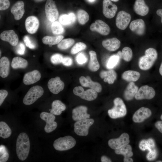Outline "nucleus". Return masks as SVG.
Segmentation results:
<instances>
[{
  "label": "nucleus",
  "instance_id": "1",
  "mask_svg": "<svg viewBox=\"0 0 162 162\" xmlns=\"http://www.w3.org/2000/svg\"><path fill=\"white\" fill-rule=\"evenodd\" d=\"M30 149V142L27 134L22 132L18 135L16 141V151L19 159L23 161L28 157Z\"/></svg>",
  "mask_w": 162,
  "mask_h": 162
},
{
  "label": "nucleus",
  "instance_id": "2",
  "mask_svg": "<svg viewBox=\"0 0 162 162\" xmlns=\"http://www.w3.org/2000/svg\"><path fill=\"white\" fill-rule=\"evenodd\" d=\"M158 57V53L155 49L151 47L146 50L145 55L141 57L139 59V68L142 70H149L153 65Z\"/></svg>",
  "mask_w": 162,
  "mask_h": 162
},
{
  "label": "nucleus",
  "instance_id": "3",
  "mask_svg": "<svg viewBox=\"0 0 162 162\" xmlns=\"http://www.w3.org/2000/svg\"><path fill=\"white\" fill-rule=\"evenodd\" d=\"M113 103L114 106L108 111L110 117L116 119L125 116L127 114V110L123 100L120 98H116L114 100Z\"/></svg>",
  "mask_w": 162,
  "mask_h": 162
},
{
  "label": "nucleus",
  "instance_id": "4",
  "mask_svg": "<svg viewBox=\"0 0 162 162\" xmlns=\"http://www.w3.org/2000/svg\"><path fill=\"white\" fill-rule=\"evenodd\" d=\"M75 139L70 136H67L59 137L54 142V148L59 151H64L73 148L76 144Z\"/></svg>",
  "mask_w": 162,
  "mask_h": 162
},
{
  "label": "nucleus",
  "instance_id": "5",
  "mask_svg": "<svg viewBox=\"0 0 162 162\" xmlns=\"http://www.w3.org/2000/svg\"><path fill=\"white\" fill-rule=\"evenodd\" d=\"M44 93V89L41 86H34L26 94L23 99V102L26 105H31L41 97Z\"/></svg>",
  "mask_w": 162,
  "mask_h": 162
},
{
  "label": "nucleus",
  "instance_id": "6",
  "mask_svg": "<svg viewBox=\"0 0 162 162\" xmlns=\"http://www.w3.org/2000/svg\"><path fill=\"white\" fill-rule=\"evenodd\" d=\"M94 122L93 119L89 118L76 121L74 124L75 133L80 136H87L89 128Z\"/></svg>",
  "mask_w": 162,
  "mask_h": 162
},
{
  "label": "nucleus",
  "instance_id": "7",
  "mask_svg": "<svg viewBox=\"0 0 162 162\" xmlns=\"http://www.w3.org/2000/svg\"><path fill=\"white\" fill-rule=\"evenodd\" d=\"M74 94L81 98L88 101H92L95 99L98 96L97 92L92 89H89L85 91L81 86L75 87L73 90Z\"/></svg>",
  "mask_w": 162,
  "mask_h": 162
},
{
  "label": "nucleus",
  "instance_id": "8",
  "mask_svg": "<svg viewBox=\"0 0 162 162\" xmlns=\"http://www.w3.org/2000/svg\"><path fill=\"white\" fill-rule=\"evenodd\" d=\"M155 95L156 92L153 88L145 85L139 88L135 98L137 100H150L153 98Z\"/></svg>",
  "mask_w": 162,
  "mask_h": 162
},
{
  "label": "nucleus",
  "instance_id": "9",
  "mask_svg": "<svg viewBox=\"0 0 162 162\" xmlns=\"http://www.w3.org/2000/svg\"><path fill=\"white\" fill-rule=\"evenodd\" d=\"M40 117L46 123L44 128V130L46 133H50L56 128L57 124L54 121L56 118L55 115L50 112H42L40 114Z\"/></svg>",
  "mask_w": 162,
  "mask_h": 162
},
{
  "label": "nucleus",
  "instance_id": "10",
  "mask_svg": "<svg viewBox=\"0 0 162 162\" xmlns=\"http://www.w3.org/2000/svg\"><path fill=\"white\" fill-rule=\"evenodd\" d=\"M45 11L47 19L54 22L58 17V12L55 2L53 0H47L45 6Z\"/></svg>",
  "mask_w": 162,
  "mask_h": 162
},
{
  "label": "nucleus",
  "instance_id": "11",
  "mask_svg": "<svg viewBox=\"0 0 162 162\" xmlns=\"http://www.w3.org/2000/svg\"><path fill=\"white\" fill-rule=\"evenodd\" d=\"M129 138V134L126 133H124L118 138L109 140L108 142V145L112 149H117L128 144L130 142Z\"/></svg>",
  "mask_w": 162,
  "mask_h": 162
},
{
  "label": "nucleus",
  "instance_id": "12",
  "mask_svg": "<svg viewBox=\"0 0 162 162\" xmlns=\"http://www.w3.org/2000/svg\"><path fill=\"white\" fill-rule=\"evenodd\" d=\"M131 19V16L130 14L124 11H120L118 13L116 17V26L118 29L124 30L128 25Z\"/></svg>",
  "mask_w": 162,
  "mask_h": 162
},
{
  "label": "nucleus",
  "instance_id": "13",
  "mask_svg": "<svg viewBox=\"0 0 162 162\" xmlns=\"http://www.w3.org/2000/svg\"><path fill=\"white\" fill-rule=\"evenodd\" d=\"M48 88L51 92L57 94L64 88V84L58 76L50 79L47 83Z\"/></svg>",
  "mask_w": 162,
  "mask_h": 162
},
{
  "label": "nucleus",
  "instance_id": "14",
  "mask_svg": "<svg viewBox=\"0 0 162 162\" xmlns=\"http://www.w3.org/2000/svg\"><path fill=\"white\" fill-rule=\"evenodd\" d=\"M91 31H96L100 34L106 35L110 32V28L109 26L103 21L98 20L94 23H92L90 27Z\"/></svg>",
  "mask_w": 162,
  "mask_h": 162
},
{
  "label": "nucleus",
  "instance_id": "15",
  "mask_svg": "<svg viewBox=\"0 0 162 162\" xmlns=\"http://www.w3.org/2000/svg\"><path fill=\"white\" fill-rule=\"evenodd\" d=\"M152 114V111L149 108L141 107L135 112L132 117V120L135 123H141L150 117Z\"/></svg>",
  "mask_w": 162,
  "mask_h": 162
},
{
  "label": "nucleus",
  "instance_id": "16",
  "mask_svg": "<svg viewBox=\"0 0 162 162\" xmlns=\"http://www.w3.org/2000/svg\"><path fill=\"white\" fill-rule=\"evenodd\" d=\"M118 8L110 0H104L103 2V13L107 18L113 17L117 10Z\"/></svg>",
  "mask_w": 162,
  "mask_h": 162
},
{
  "label": "nucleus",
  "instance_id": "17",
  "mask_svg": "<svg viewBox=\"0 0 162 162\" xmlns=\"http://www.w3.org/2000/svg\"><path fill=\"white\" fill-rule=\"evenodd\" d=\"M87 107L84 106H78L74 108L72 111V118L77 121L90 118V115L87 112Z\"/></svg>",
  "mask_w": 162,
  "mask_h": 162
},
{
  "label": "nucleus",
  "instance_id": "18",
  "mask_svg": "<svg viewBox=\"0 0 162 162\" xmlns=\"http://www.w3.org/2000/svg\"><path fill=\"white\" fill-rule=\"evenodd\" d=\"M0 38L2 40L8 42L14 46L17 45L19 41L17 35L12 30L4 31L0 34Z\"/></svg>",
  "mask_w": 162,
  "mask_h": 162
},
{
  "label": "nucleus",
  "instance_id": "19",
  "mask_svg": "<svg viewBox=\"0 0 162 162\" xmlns=\"http://www.w3.org/2000/svg\"><path fill=\"white\" fill-rule=\"evenodd\" d=\"M130 30L136 34L141 36L143 35L146 31V25L144 21L139 19L132 21L129 26Z\"/></svg>",
  "mask_w": 162,
  "mask_h": 162
},
{
  "label": "nucleus",
  "instance_id": "20",
  "mask_svg": "<svg viewBox=\"0 0 162 162\" xmlns=\"http://www.w3.org/2000/svg\"><path fill=\"white\" fill-rule=\"evenodd\" d=\"M39 26V22L38 18L34 16H30L26 20L25 26L28 32L33 34L36 32Z\"/></svg>",
  "mask_w": 162,
  "mask_h": 162
},
{
  "label": "nucleus",
  "instance_id": "21",
  "mask_svg": "<svg viewBox=\"0 0 162 162\" xmlns=\"http://www.w3.org/2000/svg\"><path fill=\"white\" fill-rule=\"evenodd\" d=\"M41 76L40 73L37 70L27 72L23 76V82L27 85L33 84L39 80Z\"/></svg>",
  "mask_w": 162,
  "mask_h": 162
},
{
  "label": "nucleus",
  "instance_id": "22",
  "mask_svg": "<svg viewBox=\"0 0 162 162\" xmlns=\"http://www.w3.org/2000/svg\"><path fill=\"white\" fill-rule=\"evenodd\" d=\"M24 4L22 1H19L12 6L10 10L11 13L14 15V19L17 20L22 17L24 13Z\"/></svg>",
  "mask_w": 162,
  "mask_h": 162
},
{
  "label": "nucleus",
  "instance_id": "23",
  "mask_svg": "<svg viewBox=\"0 0 162 162\" xmlns=\"http://www.w3.org/2000/svg\"><path fill=\"white\" fill-rule=\"evenodd\" d=\"M133 9L136 14L142 16L146 15L149 11V7L146 4L144 0H136Z\"/></svg>",
  "mask_w": 162,
  "mask_h": 162
},
{
  "label": "nucleus",
  "instance_id": "24",
  "mask_svg": "<svg viewBox=\"0 0 162 162\" xmlns=\"http://www.w3.org/2000/svg\"><path fill=\"white\" fill-rule=\"evenodd\" d=\"M103 46L110 51H114L120 47V41L117 38H113L103 40L102 43Z\"/></svg>",
  "mask_w": 162,
  "mask_h": 162
},
{
  "label": "nucleus",
  "instance_id": "25",
  "mask_svg": "<svg viewBox=\"0 0 162 162\" xmlns=\"http://www.w3.org/2000/svg\"><path fill=\"white\" fill-rule=\"evenodd\" d=\"M138 89V87L134 82H129L124 92V99L128 101L133 99L135 97Z\"/></svg>",
  "mask_w": 162,
  "mask_h": 162
},
{
  "label": "nucleus",
  "instance_id": "26",
  "mask_svg": "<svg viewBox=\"0 0 162 162\" xmlns=\"http://www.w3.org/2000/svg\"><path fill=\"white\" fill-rule=\"evenodd\" d=\"M100 76L101 78L103 79L105 82L111 84H113L116 80L117 74L114 70H103L100 72Z\"/></svg>",
  "mask_w": 162,
  "mask_h": 162
},
{
  "label": "nucleus",
  "instance_id": "27",
  "mask_svg": "<svg viewBox=\"0 0 162 162\" xmlns=\"http://www.w3.org/2000/svg\"><path fill=\"white\" fill-rule=\"evenodd\" d=\"M10 62L6 57L1 58L0 60V75L3 78L8 76L10 69Z\"/></svg>",
  "mask_w": 162,
  "mask_h": 162
},
{
  "label": "nucleus",
  "instance_id": "28",
  "mask_svg": "<svg viewBox=\"0 0 162 162\" xmlns=\"http://www.w3.org/2000/svg\"><path fill=\"white\" fill-rule=\"evenodd\" d=\"M140 75V73L137 71L128 70L124 71L122 74V78L127 82H134L139 79Z\"/></svg>",
  "mask_w": 162,
  "mask_h": 162
},
{
  "label": "nucleus",
  "instance_id": "29",
  "mask_svg": "<svg viewBox=\"0 0 162 162\" xmlns=\"http://www.w3.org/2000/svg\"><path fill=\"white\" fill-rule=\"evenodd\" d=\"M51 106V109L49 110L50 112L56 116L60 115L66 108L65 105L59 100L53 101Z\"/></svg>",
  "mask_w": 162,
  "mask_h": 162
},
{
  "label": "nucleus",
  "instance_id": "30",
  "mask_svg": "<svg viewBox=\"0 0 162 162\" xmlns=\"http://www.w3.org/2000/svg\"><path fill=\"white\" fill-rule=\"evenodd\" d=\"M90 59L88 64V67L91 71L95 72L99 70L100 64L98 60L96 52L93 51L89 52Z\"/></svg>",
  "mask_w": 162,
  "mask_h": 162
},
{
  "label": "nucleus",
  "instance_id": "31",
  "mask_svg": "<svg viewBox=\"0 0 162 162\" xmlns=\"http://www.w3.org/2000/svg\"><path fill=\"white\" fill-rule=\"evenodd\" d=\"M139 147L143 151L148 150L149 151L156 149L155 142L152 138L142 140L139 143Z\"/></svg>",
  "mask_w": 162,
  "mask_h": 162
},
{
  "label": "nucleus",
  "instance_id": "32",
  "mask_svg": "<svg viewBox=\"0 0 162 162\" xmlns=\"http://www.w3.org/2000/svg\"><path fill=\"white\" fill-rule=\"evenodd\" d=\"M28 65V62L25 59L19 56L14 57L12 61L11 66L14 69L25 68Z\"/></svg>",
  "mask_w": 162,
  "mask_h": 162
},
{
  "label": "nucleus",
  "instance_id": "33",
  "mask_svg": "<svg viewBox=\"0 0 162 162\" xmlns=\"http://www.w3.org/2000/svg\"><path fill=\"white\" fill-rule=\"evenodd\" d=\"M76 17L74 13L71 12L68 15L64 14L59 17V21L62 24L66 26L74 23L76 21Z\"/></svg>",
  "mask_w": 162,
  "mask_h": 162
},
{
  "label": "nucleus",
  "instance_id": "34",
  "mask_svg": "<svg viewBox=\"0 0 162 162\" xmlns=\"http://www.w3.org/2000/svg\"><path fill=\"white\" fill-rule=\"evenodd\" d=\"M115 152L116 154L123 155L124 158L130 157L132 156L133 154L132 147L128 144L126 145L119 149L115 150Z\"/></svg>",
  "mask_w": 162,
  "mask_h": 162
},
{
  "label": "nucleus",
  "instance_id": "35",
  "mask_svg": "<svg viewBox=\"0 0 162 162\" xmlns=\"http://www.w3.org/2000/svg\"><path fill=\"white\" fill-rule=\"evenodd\" d=\"M63 38L64 36L61 35L56 36H46L43 38L42 41L45 44L54 45L58 44Z\"/></svg>",
  "mask_w": 162,
  "mask_h": 162
},
{
  "label": "nucleus",
  "instance_id": "36",
  "mask_svg": "<svg viewBox=\"0 0 162 162\" xmlns=\"http://www.w3.org/2000/svg\"><path fill=\"white\" fill-rule=\"evenodd\" d=\"M117 54L126 62H130L133 56L131 49L128 46L124 47L122 51L118 52Z\"/></svg>",
  "mask_w": 162,
  "mask_h": 162
},
{
  "label": "nucleus",
  "instance_id": "37",
  "mask_svg": "<svg viewBox=\"0 0 162 162\" xmlns=\"http://www.w3.org/2000/svg\"><path fill=\"white\" fill-rule=\"evenodd\" d=\"M12 133L11 129L4 122H0V136L4 139L9 137Z\"/></svg>",
  "mask_w": 162,
  "mask_h": 162
},
{
  "label": "nucleus",
  "instance_id": "38",
  "mask_svg": "<svg viewBox=\"0 0 162 162\" xmlns=\"http://www.w3.org/2000/svg\"><path fill=\"white\" fill-rule=\"evenodd\" d=\"M77 16L79 22L81 25L86 24L88 21L89 18L88 13L82 9H80L78 10Z\"/></svg>",
  "mask_w": 162,
  "mask_h": 162
},
{
  "label": "nucleus",
  "instance_id": "39",
  "mask_svg": "<svg viewBox=\"0 0 162 162\" xmlns=\"http://www.w3.org/2000/svg\"><path fill=\"white\" fill-rule=\"evenodd\" d=\"M121 58L117 54L111 56L107 61L106 64L107 68L111 69L114 68L119 62Z\"/></svg>",
  "mask_w": 162,
  "mask_h": 162
},
{
  "label": "nucleus",
  "instance_id": "40",
  "mask_svg": "<svg viewBox=\"0 0 162 162\" xmlns=\"http://www.w3.org/2000/svg\"><path fill=\"white\" fill-rule=\"evenodd\" d=\"M74 40L72 38H67L62 40L58 44V47L60 49L64 50L71 46L74 43Z\"/></svg>",
  "mask_w": 162,
  "mask_h": 162
},
{
  "label": "nucleus",
  "instance_id": "41",
  "mask_svg": "<svg viewBox=\"0 0 162 162\" xmlns=\"http://www.w3.org/2000/svg\"><path fill=\"white\" fill-rule=\"evenodd\" d=\"M86 78L88 80L87 87L90 88L97 92H100L101 91L102 87L100 83L92 81L88 76H86Z\"/></svg>",
  "mask_w": 162,
  "mask_h": 162
},
{
  "label": "nucleus",
  "instance_id": "42",
  "mask_svg": "<svg viewBox=\"0 0 162 162\" xmlns=\"http://www.w3.org/2000/svg\"><path fill=\"white\" fill-rule=\"evenodd\" d=\"M52 33L55 34H60L64 32V29L60 23L57 21L54 22L51 25Z\"/></svg>",
  "mask_w": 162,
  "mask_h": 162
},
{
  "label": "nucleus",
  "instance_id": "43",
  "mask_svg": "<svg viewBox=\"0 0 162 162\" xmlns=\"http://www.w3.org/2000/svg\"><path fill=\"white\" fill-rule=\"evenodd\" d=\"M9 154L6 147L1 145L0 146V162H5L8 159Z\"/></svg>",
  "mask_w": 162,
  "mask_h": 162
},
{
  "label": "nucleus",
  "instance_id": "44",
  "mask_svg": "<svg viewBox=\"0 0 162 162\" xmlns=\"http://www.w3.org/2000/svg\"><path fill=\"white\" fill-rule=\"evenodd\" d=\"M86 47V44L83 43L79 42L76 43L72 48L71 53L75 54L85 49Z\"/></svg>",
  "mask_w": 162,
  "mask_h": 162
},
{
  "label": "nucleus",
  "instance_id": "45",
  "mask_svg": "<svg viewBox=\"0 0 162 162\" xmlns=\"http://www.w3.org/2000/svg\"><path fill=\"white\" fill-rule=\"evenodd\" d=\"M23 40L26 46L31 49H34L36 46L34 41L28 35H25L23 38Z\"/></svg>",
  "mask_w": 162,
  "mask_h": 162
},
{
  "label": "nucleus",
  "instance_id": "46",
  "mask_svg": "<svg viewBox=\"0 0 162 162\" xmlns=\"http://www.w3.org/2000/svg\"><path fill=\"white\" fill-rule=\"evenodd\" d=\"M63 58V56L61 54L56 53L51 56L50 60L52 64H56L62 62Z\"/></svg>",
  "mask_w": 162,
  "mask_h": 162
},
{
  "label": "nucleus",
  "instance_id": "47",
  "mask_svg": "<svg viewBox=\"0 0 162 162\" xmlns=\"http://www.w3.org/2000/svg\"><path fill=\"white\" fill-rule=\"evenodd\" d=\"M158 152L157 149H155L150 151H149L146 155V158L149 160H154L158 154Z\"/></svg>",
  "mask_w": 162,
  "mask_h": 162
},
{
  "label": "nucleus",
  "instance_id": "48",
  "mask_svg": "<svg viewBox=\"0 0 162 162\" xmlns=\"http://www.w3.org/2000/svg\"><path fill=\"white\" fill-rule=\"evenodd\" d=\"M87 58L85 55L81 52L78 54L76 57V61L80 64H83L86 63Z\"/></svg>",
  "mask_w": 162,
  "mask_h": 162
},
{
  "label": "nucleus",
  "instance_id": "49",
  "mask_svg": "<svg viewBox=\"0 0 162 162\" xmlns=\"http://www.w3.org/2000/svg\"><path fill=\"white\" fill-rule=\"evenodd\" d=\"M17 45L16 48V52L20 55L24 54L25 51V47L24 44L22 42H20Z\"/></svg>",
  "mask_w": 162,
  "mask_h": 162
},
{
  "label": "nucleus",
  "instance_id": "50",
  "mask_svg": "<svg viewBox=\"0 0 162 162\" xmlns=\"http://www.w3.org/2000/svg\"><path fill=\"white\" fill-rule=\"evenodd\" d=\"M10 4V2L9 0H0V10L8 9L9 7Z\"/></svg>",
  "mask_w": 162,
  "mask_h": 162
},
{
  "label": "nucleus",
  "instance_id": "51",
  "mask_svg": "<svg viewBox=\"0 0 162 162\" xmlns=\"http://www.w3.org/2000/svg\"><path fill=\"white\" fill-rule=\"evenodd\" d=\"M8 92L7 91L4 89L0 90V106L3 103L4 99L7 97Z\"/></svg>",
  "mask_w": 162,
  "mask_h": 162
},
{
  "label": "nucleus",
  "instance_id": "52",
  "mask_svg": "<svg viewBox=\"0 0 162 162\" xmlns=\"http://www.w3.org/2000/svg\"><path fill=\"white\" fill-rule=\"evenodd\" d=\"M73 62L72 59L69 57H65L63 58L62 63L63 65L66 66L71 65Z\"/></svg>",
  "mask_w": 162,
  "mask_h": 162
},
{
  "label": "nucleus",
  "instance_id": "53",
  "mask_svg": "<svg viewBox=\"0 0 162 162\" xmlns=\"http://www.w3.org/2000/svg\"><path fill=\"white\" fill-rule=\"evenodd\" d=\"M154 126L162 134V121H158L156 122Z\"/></svg>",
  "mask_w": 162,
  "mask_h": 162
},
{
  "label": "nucleus",
  "instance_id": "54",
  "mask_svg": "<svg viewBox=\"0 0 162 162\" xmlns=\"http://www.w3.org/2000/svg\"><path fill=\"white\" fill-rule=\"evenodd\" d=\"M101 161L102 162H112L111 159L105 155H103L101 157Z\"/></svg>",
  "mask_w": 162,
  "mask_h": 162
},
{
  "label": "nucleus",
  "instance_id": "55",
  "mask_svg": "<svg viewBox=\"0 0 162 162\" xmlns=\"http://www.w3.org/2000/svg\"><path fill=\"white\" fill-rule=\"evenodd\" d=\"M156 13L158 15L161 17V21L162 24V9H159L158 10L156 11Z\"/></svg>",
  "mask_w": 162,
  "mask_h": 162
},
{
  "label": "nucleus",
  "instance_id": "56",
  "mask_svg": "<svg viewBox=\"0 0 162 162\" xmlns=\"http://www.w3.org/2000/svg\"><path fill=\"white\" fill-rule=\"evenodd\" d=\"M123 161L124 162H132L134 160L130 157H128L124 158Z\"/></svg>",
  "mask_w": 162,
  "mask_h": 162
},
{
  "label": "nucleus",
  "instance_id": "57",
  "mask_svg": "<svg viewBox=\"0 0 162 162\" xmlns=\"http://www.w3.org/2000/svg\"><path fill=\"white\" fill-rule=\"evenodd\" d=\"M159 73L160 76L162 77V59L159 68Z\"/></svg>",
  "mask_w": 162,
  "mask_h": 162
},
{
  "label": "nucleus",
  "instance_id": "58",
  "mask_svg": "<svg viewBox=\"0 0 162 162\" xmlns=\"http://www.w3.org/2000/svg\"><path fill=\"white\" fill-rule=\"evenodd\" d=\"M88 2L90 3H93L96 0H86Z\"/></svg>",
  "mask_w": 162,
  "mask_h": 162
},
{
  "label": "nucleus",
  "instance_id": "59",
  "mask_svg": "<svg viewBox=\"0 0 162 162\" xmlns=\"http://www.w3.org/2000/svg\"><path fill=\"white\" fill-rule=\"evenodd\" d=\"M110 0L111 1H113V2H117L119 1V0Z\"/></svg>",
  "mask_w": 162,
  "mask_h": 162
},
{
  "label": "nucleus",
  "instance_id": "60",
  "mask_svg": "<svg viewBox=\"0 0 162 162\" xmlns=\"http://www.w3.org/2000/svg\"><path fill=\"white\" fill-rule=\"evenodd\" d=\"M156 162H162V160H158L156 161Z\"/></svg>",
  "mask_w": 162,
  "mask_h": 162
},
{
  "label": "nucleus",
  "instance_id": "61",
  "mask_svg": "<svg viewBox=\"0 0 162 162\" xmlns=\"http://www.w3.org/2000/svg\"><path fill=\"white\" fill-rule=\"evenodd\" d=\"M160 118L161 119V120L162 121V114H161L160 116Z\"/></svg>",
  "mask_w": 162,
  "mask_h": 162
}]
</instances>
